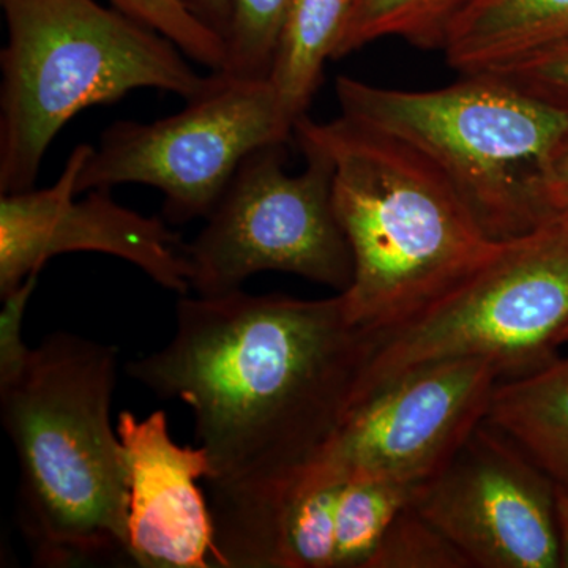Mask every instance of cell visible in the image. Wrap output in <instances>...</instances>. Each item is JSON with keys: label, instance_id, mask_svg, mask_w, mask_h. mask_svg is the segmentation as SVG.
I'll list each match as a JSON object with an SVG mask.
<instances>
[{"label": "cell", "instance_id": "1", "mask_svg": "<svg viewBox=\"0 0 568 568\" xmlns=\"http://www.w3.org/2000/svg\"><path fill=\"white\" fill-rule=\"evenodd\" d=\"M373 334L342 293L304 301L242 290L182 295L175 332L125 373L193 414L207 452L216 566L283 568L295 489L355 406Z\"/></svg>", "mask_w": 568, "mask_h": 568}, {"label": "cell", "instance_id": "2", "mask_svg": "<svg viewBox=\"0 0 568 568\" xmlns=\"http://www.w3.org/2000/svg\"><path fill=\"white\" fill-rule=\"evenodd\" d=\"M118 347L55 332L0 390L18 467V518L33 562L129 560L130 469L111 424Z\"/></svg>", "mask_w": 568, "mask_h": 568}, {"label": "cell", "instance_id": "3", "mask_svg": "<svg viewBox=\"0 0 568 568\" xmlns=\"http://www.w3.org/2000/svg\"><path fill=\"white\" fill-rule=\"evenodd\" d=\"M295 141L334 168L332 192L353 254L351 323L373 335L402 327L499 250L457 190L420 153L346 115H302Z\"/></svg>", "mask_w": 568, "mask_h": 568}, {"label": "cell", "instance_id": "4", "mask_svg": "<svg viewBox=\"0 0 568 568\" xmlns=\"http://www.w3.org/2000/svg\"><path fill=\"white\" fill-rule=\"evenodd\" d=\"M0 193L33 189L44 153L78 112L136 89L186 102L222 82L194 71L162 33L95 0H0Z\"/></svg>", "mask_w": 568, "mask_h": 568}, {"label": "cell", "instance_id": "5", "mask_svg": "<svg viewBox=\"0 0 568 568\" xmlns=\"http://www.w3.org/2000/svg\"><path fill=\"white\" fill-rule=\"evenodd\" d=\"M339 111L420 153L495 241L545 223L537 182L568 132V106L495 73L435 91H399L338 77Z\"/></svg>", "mask_w": 568, "mask_h": 568}, {"label": "cell", "instance_id": "6", "mask_svg": "<svg viewBox=\"0 0 568 568\" xmlns=\"http://www.w3.org/2000/svg\"><path fill=\"white\" fill-rule=\"evenodd\" d=\"M567 327L568 219H551L503 241L487 263L409 323L373 335L355 406L435 362L481 358L503 379L526 375L558 358Z\"/></svg>", "mask_w": 568, "mask_h": 568}, {"label": "cell", "instance_id": "7", "mask_svg": "<svg viewBox=\"0 0 568 568\" xmlns=\"http://www.w3.org/2000/svg\"><path fill=\"white\" fill-rule=\"evenodd\" d=\"M304 173L283 168L284 142L246 155L207 223L185 245L190 286L212 297L242 290L250 276L284 272L345 293L354 264L334 207L331 160L297 142Z\"/></svg>", "mask_w": 568, "mask_h": 568}, {"label": "cell", "instance_id": "8", "mask_svg": "<svg viewBox=\"0 0 568 568\" xmlns=\"http://www.w3.org/2000/svg\"><path fill=\"white\" fill-rule=\"evenodd\" d=\"M186 103L155 122L108 126L81 170L77 192L141 183L163 193L168 222L205 219L246 155L286 144L297 123L268 80L222 74L212 92Z\"/></svg>", "mask_w": 568, "mask_h": 568}, {"label": "cell", "instance_id": "9", "mask_svg": "<svg viewBox=\"0 0 568 568\" xmlns=\"http://www.w3.org/2000/svg\"><path fill=\"white\" fill-rule=\"evenodd\" d=\"M495 364L435 362L376 388L351 410L320 465L343 477L387 478L422 488L457 457L487 418Z\"/></svg>", "mask_w": 568, "mask_h": 568}, {"label": "cell", "instance_id": "10", "mask_svg": "<svg viewBox=\"0 0 568 568\" xmlns=\"http://www.w3.org/2000/svg\"><path fill=\"white\" fill-rule=\"evenodd\" d=\"M414 506L473 567H560L556 485L487 422Z\"/></svg>", "mask_w": 568, "mask_h": 568}, {"label": "cell", "instance_id": "11", "mask_svg": "<svg viewBox=\"0 0 568 568\" xmlns=\"http://www.w3.org/2000/svg\"><path fill=\"white\" fill-rule=\"evenodd\" d=\"M93 148L80 144L54 185L0 197V297L40 274L51 257L93 252L136 265L164 290L186 295L185 245L163 220L123 207L110 190L77 200V183Z\"/></svg>", "mask_w": 568, "mask_h": 568}, {"label": "cell", "instance_id": "12", "mask_svg": "<svg viewBox=\"0 0 568 568\" xmlns=\"http://www.w3.org/2000/svg\"><path fill=\"white\" fill-rule=\"evenodd\" d=\"M130 469V562L144 568L216 566L211 506L197 487L211 474L203 447L179 446L166 414L119 416Z\"/></svg>", "mask_w": 568, "mask_h": 568}, {"label": "cell", "instance_id": "13", "mask_svg": "<svg viewBox=\"0 0 568 568\" xmlns=\"http://www.w3.org/2000/svg\"><path fill=\"white\" fill-rule=\"evenodd\" d=\"M568 37V0H463L443 50L462 74L484 73Z\"/></svg>", "mask_w": 568, "mask_h": 568}, {"label": "cell", "instance_id": "14", "mask_svg": "<svg viewBox=\"0 0 568 568\" xmlns=\"http://www.w3.org/2000/svg\"><path fill=\"white\" fill-rule=\"evenodd\" d=\"M485 422L568 493V357L500 379Z\"/></svg>", "mask_w": 568, "mask_h": 568}, {"label": "cell", "instance_id": "15", "mask_svg": "<svg viewBox=\"0 0 568 568\" xmlns=\"http://www.w3.org/2000/svg\"><path fill=\"white\" fill-rule=\"evenodd\" d=\"M355 0H291L268 82L295 121L306 114L325 62L334 59Z\"/></svg>", "mask_w": 568, "mask_h": 568}, {"label": "cell", "instance_id": "16", "mask_svg": "<svg viewBox=\"0 0 568 568\" xmlns=\"http://www.w3.org/2000/svg\"><path fill=\"white\" fill-rule=\"evenodd\" d=\"M418 489L387 478H345L336 504L335 568H366L388 526L414 503Z\"/></svg>", "mask_w": 568, "mask_h": 568}, {"label": "cell", "instance_id": "17", "mask_svg": "<svg viewBox=\"0 0 568 568\" xmlns=\"http://www.w3.org/2000/svg\"><path fill=\"white\" fill-rule=\"evenodd\" d=\"M345 477L316 465L297 488L283 530V568H335L336 504Z\"/></svg>", "mask_w": 568, "mask_h": 568}, {"label": "cell", "instance_id": "18", "mask_svg": "<svg viewBox=\"0 0 568 568\" xmlns=\"http://www.w3.org/2000/svg\"><path fill=\"white\" fill-rule=\"evenodd\" d=\"M463 0H355L334 59L399 37L422 48H443L448 21Z\"/></svg>", "mask_w": 568, "mask_h": 568}, {"label": "cell", "instance_id": "19", "mask_svg": "<svg viewBox=\"0 0 568 568\" xmlns=\"http://www.w3.org/2000/svg\"><path fill=\"white\" fill-rule=\"evenodd\" d=\"M290 2L233 0V20L224 40L226 61L220 73L231 80H267Z\"/></svg>", "mask_w": 568, "mask_h": 568}, {"label": "cell", "instance_id": "20", "mask_svg": "<svg viewBox=\"0 0 568 568\" xmlns=\"http://www.w3.org/2000/svg\"><path fill=\"white\" fill-rule=\"evenodd\" d=\"M466 556L409 504L388 526L366 568H470Z\"/></svg>", "mask_w": 568, "mask_h": 568}, {"label": "cell", "instance_id": "21", "mask_svg": "<svg viewBox=\"0 0 568 568\" xmlns=\"http://www.w3.org/2000/svg\"><path fill=\"white\" fill-rule=\"evenodd\" d=\"M112 7L173 41L192 61L220 73L226 61V44L196 20L181 0H111Z\"/></svg>", "mask_w": 568, "mask_h": 568}, {"label": "cell", "instance_id": "22", "mask_svg": "<svg viewBox=\"0 0 568 568\" xmlns=\"http://www.w3.org/2000/svg\"><path fill=\"white\" fill-rule=\"evenodd\" d=\"M484 73H495L523 91L568 106V37Z\"/></svg>", "mask_w": 568, "mask_h": 568}, {"label": "cell", "instance_id": "23", "mask_svg": "<svg viewBox=\"0 0 568 568\" xmlns=\"http://www.w3.org/2000/svg\"><path fill=\"white\" fill-rule=\"evenodd\" d=\"M39 274L29 275L9 294L3 295L0 312V390L13 386L24 373L33 347L22 339L26 308L36 291Z\"/></svg>", "mask_w": 568, "mask_h": 568}, {"label": "cell", "instance_id": "24", "mask_svg": "<svg viewBox=\"0 0 568 568\" xmlns=\"http://www.w3.org/2000/svg\"><path fill=\"white\" fill-rule=\"evenodd\" d=\"M537 197L545 222L568 219V132L538 178Z\"/></svg>", "mask_w": 568, "mask_h": 568}, {"label": "cell", "instance_id": "25", "mask_svg": "<svg viewBox=\"0 0 568 568\" xmlns=\"http://www.w3.org/2000/svg\"><path fill=\"white\" fill-rule=\"evenodd\" d=\"M196 20L226 40L233 20V0H181Z\"/></svg>", "mask_w": 568, "mask_h": 568}, {"label": "cell", "instance_id": "26", "mask_svg": "<svg viewBox=\"0 0 568 568\" xmlns=\"http://www.w3.org/2000/svg\"><path fill=\"white\" fill-rule=\"evenodd\" d=\"M556 521L560 541V567L568 568V493L556 487Z\"/></svg>", "mask_w": 568, "mask_h": 568}, {"label": "cell", "instance_id": "27", "mask_svg": "<svg viewBox=\"0 0 568 568\" xmlns=\"http://www.w3.org/2000/svg\"><path fill=\"white\" fill-rule=\"evenodd\" d=\"M560 343H568V327L566 328V331H564V334H562V338H560Z\"/></svg>", "mask_w": 568, "mask_h": 568}]
</instances>
